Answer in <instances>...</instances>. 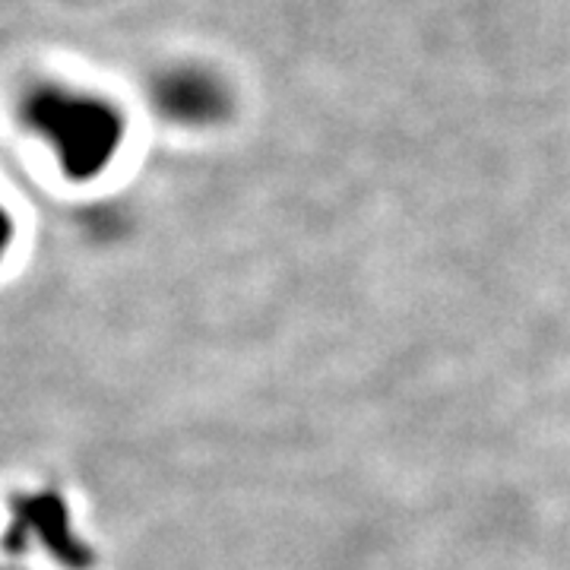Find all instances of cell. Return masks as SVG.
I'll list each match as a JSON object with an SVG mask.
<instances>
[{"mask_svg": "<svg viewBox=\"0 0 570 570\" xmlns=\"http://www.w3.org/2000/svg\"><path fill=\"white\" fill-rule=\"evenodd\" d=\"M22 121L39 137L63 178H102L121 156L127 115L111 96L77 82H41L22 102Z\"/></svg>", "mask_w": 570, "mask_h": 570, "instance_id": "obj_1", "label": "cell"}, {"mask_svg": "<svg viewBox=\"0 0 570 570\" xmlns=\"http://www.w3.org/2000/svg\"><path fill=\"white\" fill-rule=\"evenodd\" d=\"M13 245V219H10V213L0 206V261H3V254L10 250Z\"/></svg>", "mask_w": 570, "mask_h": 570, "instance_id": "obj_4", "label": "cell"}, {"mask_svg": "<svg viewBox=\"0 0 570 570\" xmlns=\"http://www.w3.org/2000/svg\"><path fill=\"white\" fill-rule=\"evenodd\" d=\"M156 115L181 130H219L235 118V86L216 63L171 61L149 82Z\"/></svg>", "mask_w": 570, "mask_h": 570, "instance_id": "obj_2", "label": "cell"}, {"mask_svg": "<svg viewBox=\"0 0 570 570\" xmlns=\"http://www.w3.org/2000/svg\"><path fill=\"white\" fill-rule=\"evenodd\" d=\"M39 539V546L67 568H86L92 554L73 535L70 513L58 491H32L10 501V535L7 542Z\"/></svg>", "mask_w": 570, "mask_h": 570, "instance_id": "obj_3", "label": "cell"}]
</instances>
